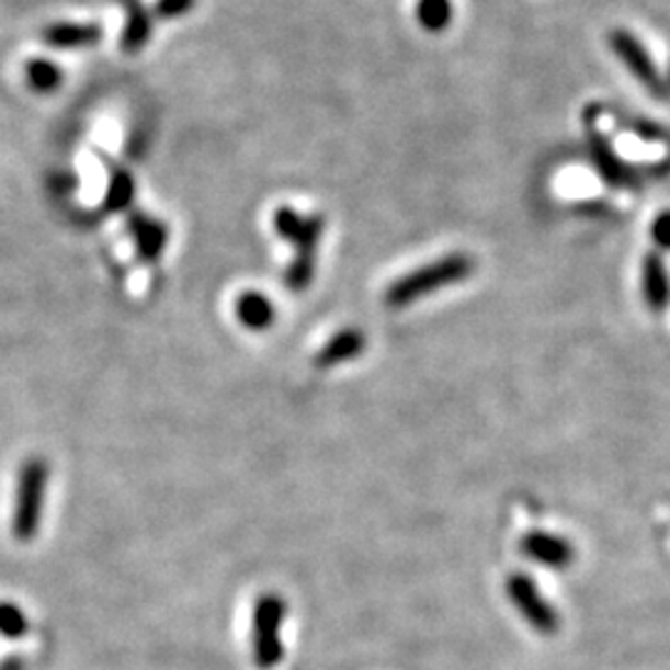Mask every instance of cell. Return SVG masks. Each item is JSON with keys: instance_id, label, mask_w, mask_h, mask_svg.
<instances>
[{"instance_id": "obj_1", "label": "cell", "mask_w": 670, "mask_h": 670, "mask_svg": "<svg viewBox=\"0 0 670 670\" xmlns=\"http://www.w3.org/2000/svg\"><path fill=\"white\" fill-rule=\"evenodd\" d=\"M475 271V261L467 253H447L435 261L418 266L405 276L395 279L388 291H385V306L388 308H408L420 298H430L438 291L455 286L459 281H467Z\"/></svg>"}, {"instance_id": "obj_2", "label": "cell", "mask_w": 670, "mask_h": 670, "mask_svg": "<svg viewBox=\"0 0 670 670\" xmlns=\"http://www.w3.org/2000/svg\"><path fill=\"white\" fill-rule=\"evenodd\" d=\"M273 229H276L283 241L294 243L296 257L286 271V283L291 291L300 294L314 281L316 251L320 236L326 231V219L298 214L294 206H279L276 214H273Z\"/></svg>"}, {"instance_id": "obj_3", "label": "cell", "mask_w": 670, "mask_h": 670, "mask_svg": "<svg viewBox=\"0 0 670 670\" xmlns=\"http://www.w3.org/2000/svg\"><path fill=\"white\" fill-rule=\"evenodd\" d=\"M286 613L288 606L279 593H261L257 599L251 616V654L253 663L261 670L276 668L283 656H286V648H283L281 640V628L286 624Z\"/></svg>"}, {"instance_id": "obj_4", "label": "cell", "mask_w": 670, "mask_h": 670, "mask_svg": "<svg viewBox=\"0 0 670 670\" xmlns=\"http://www.w3.org/2000/svg\"><path fill=\"white\" fill-rule=\"evenodd\" d=\"M47 465L43 459L25 462L18 477L15 492V512H13V532L18 540H33L35 532L41 530L43 502L47 492Z\"/></svg>"}, {"instance_id": "obj_5", "label": "cell", "mask_w": 670, "mask_h": 670, "mask_svg": "<svg viewBox=\"0 0 670 670\" xmlns=\"http://www.w3.org/2000/svg\"><path fill=\"white\" fill-rule=\"evenodd\" d=\"M609 45L616 58L626 65L628 72L644 84V88L654 94L658 100H670V90L666 80L660 78V72L656 68L654 58H650L648 50L640 45L638 37L634 33H628L626 27H613L609 33Z\"/></svg>"}, {"instance_id": "obj_6", "label": "cell", "mask_w": 670, "mask_h": 670, "mask_svg": "<svg viewBox=\"0 0 670 670\" xmlns=\"http://www.w3.org/2000/svg\"><path fill=\"white\" fill-rule=\"evenodd\" d=\"M507 593L516 606V611L522 613L526 621H530V626L534 631H540V634L544 636L556 634V628H559V618H556L554 609L544 601L540 589H536V583L530 577L516 574V577L507 581Z\"/></svg>"}, {"instance_id": "obj_7", "label": "cell", "mask_w": 670, "mask_h": 670, "mask_svg": "<svg viewBox=\"0 0 670 670\" xmlns=\"http://www.w3.org/2000/svg\"><path fill=\"white\" fill-rule=\"evenodd\" d=\"M365 351V333L357 328H343L330 338V341L320 348L318 355L314 357L316 367L320 371H330V367L353 361Z\"/></svg>"}, {"instance_id": "obj_8", "label": "cell", "mask_w": 670, "mask_h": 670, "mask_svg": "<svg viewBox=\"0 0 670 670\" xmlns=\"http://www.w3.org/2000/svg\"><path fill=\"white\" fill-rule=\"evenodd\" d=\"M129 234H132V239H135L139 257L145 261L159 259V253L164 251L167 239H169L167 224L157 222L152 219V216H147L141 212L129 214Z\"/></svg>"}, {"instance_id": "obj_9", "label": "cell", "mask_w": 670, "mask_h": 670, "mask_svg": "<svg viewBox=\"0 0 670 670\" xmlns=\"http://www.w3.org/2000/svg\"><path fill=\"white\" fill-rule=\"evenodd\" d=\"M125 11V31H122V50L125 53H139L141 47L149 43L152 35V15L145 8L141 0H117Z\"/></svg>"}, {"instance_id": "obj_10", "label": "cell", "mask_w": 670, "mask_h": 670, "mask_svg": "<svg viewBox=\"0 0 670 670\" xmlns=\"http://www.w3.org/2000/svg\"><path fill=\"white\" fill-rule=\"evenodd\" d=\"M236 320L243 328L253 330V333H259V330H266L273 320H276V308H273L271 298H266L259 291H247V294H241L236 298L234 306Z\"/></svg>"}, {"instance_id": "obj_11", "label": "cell", "mask_w": 670, "mask_h": 670, "mask_svg": "<svg viewBox=\"0 0 670 670\" xmlns=\"http://www.w3.org/2000/svg\"><path fill=\"white\" fill-rule=\"evenodd\" d=\"M102 27L98 23H63L45 31V41L55 47H90L100 43Z\"/></svg>"}, {"instance_id": "obj_12", "label": "cell", "mask_w": 670, "mask_h": 670, "mask_svg": "<svg viewBox=\"0 0 670 670\" xmlns=\"http://www.w3.org/2000/svg\"><path fill=\"white\" fill-rule=\"evenodd\" d=\"M524 552L532 556L534 561H542L546 566H554V569H559L566 561H569V546L564 542L554 540L549 534H532L530 540L524 542Z\"/></svg>"}, {"instance_id": "obj_13", "label": "cell", "mask_w": 670, "mask_h": 670, "mask_svg": "<svg viewBox=\"0 0 670 670\" xmlns=\"http://www.w3.org/2000/svg\"><path fill=\"white\" fill-rule=\"evenodd\" d=\"M418 21L430 33L445 31L452 21L450 0H418Z\"/></svg>"}, {"instance_id": "obj_14", "label": "cell", "mask_w": 670, "mask_h": 670, "mask_svg": "<svg viewBox=\"0 0 670 670\" xmlns=\"http://www.w3.org/2000/svg\"><path fill=\"white\" fill-rule=\"evenodd\" d=\"M132 200H135V182H132V177L127 172H117L112 177L110 182V192H107V209L110 212H125L129 209Z\"/></svg>"}, {"instance_id": "obj_15", "label": "cell", "mask_w": 670, "mask_h": 670, "mask_svg": "<svg viewBox=\"0 0 670 670\" xmlns=\"http://www.w3.org/2000/svg\"><path fill=\"white\" fill-rule=\"evenodd\" d=\"M31 80H33L35 88L53 90L55 84L60 82V72L55 70V65H50V63H35L31 68Z\"/></svg>"}, {"instance_id": "obj_16", "label": "cell", "mask_w": 670, "mask_h": 670, "mask_svg": "<svg viewBox=\"0 0 670 670\" xmlns=\"http://www.w3.org/2000/svg\"><path fill=\"white\" fill-rule=\"evenodd\" d=\"M194 0H157V15L159 18H179L192 11Z\"/></svg>"}, {"instance_id": "obj_17", "label": "cell", "mask_w": 670, "mask_h": 670, "mask_svg": "<svg viewBox=\"0 0 670 670\" xmlns=\"http://www.w3.org/2000/svg\"><path fill=\"white\" fill-rule=\"evenodd\" d=\"M666 84H668V90H670V75H668V82Z\"/></svg>"}]
</instances>
